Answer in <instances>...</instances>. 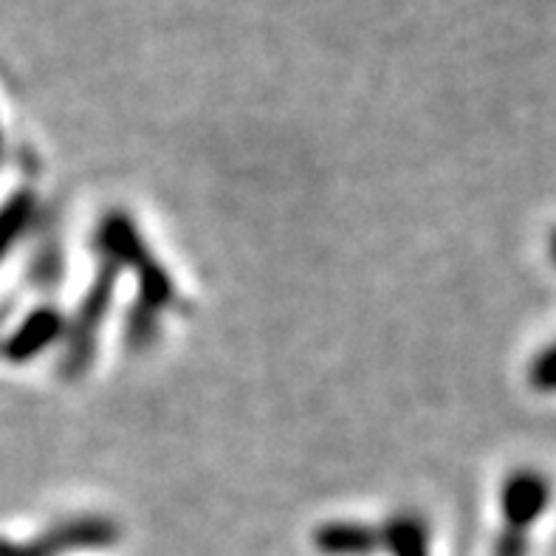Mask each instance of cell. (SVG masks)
I'll use <instances>...</instances> for the list:
<instances>
[{
	"instance_id": "1",
	"label": "cell",
	"mask_w": 556,
	"mask_h": 556,
	"mask_svg": "<svg viewBox=\"0 0 556 556\" xmlns=\"http://www.w3.org/2000/svg\"><path fill=\"white\" fill-rule=\"evenodd\" d=\"M99 249L105 254H111L113 261L119 263H134V268L141 277V317L139 323L130 325V339H144L153 328H150V319L159 314V311L169 308L176 303V286L169 280V275L164 271L159 263L153 261V254L144 249L141 243V235H136L134 220L127 218L125 212H111L102 226H99Z\"/></svg>"
},
{
	"instance_id": "2",
	"label": "cell",
	"mask_w": 556,
	"mask_h": 556,
	"mask_svg": "<svg viewBox=\"0 0 556 556\" xmlns=\"http://www.w3.org/2000/svg\"><path fill=\"white\" fill-rule=\"evenodd\" d=\"M554 497L551 478L536 466H520L508 475L501 492L503 531L494 556H529L531 529L543 520Z\"/></svg>"
},
{
	"instance_id": "3",
	"label": "cell",
	"mask_w": 556,
	"mask_h": 556,
	"mask_svg": "<svg viewBox=\"0 0 556 556\" xmlns=\"http://www.w3.org/2000/svg\"><path fill=\"white\" fill-rule=\"evenodd\" d=\"M119 263L113 261L111 254H105V263L99 268V277L93 282L91 294L85 296L83 305H79L77 323H74V337H71V351H68V365L65 370H74L79 374L88 359H91V345H93V333H97L99 323L105 317L108 303H111V291H113V275H116Z\"/></svg>"
},
{
	"instance_id": "4",
	"label": "cell",
	"mask_w": 556,
	"mask_h": 556,
	"mask_svg": "<svg viewBox=\"0 0 556 556\" xmlns=\"http://www.w3.org/2000/svg\"><path fill=\"white\" fill-rule=\"evenodd\" d=\"M314 545L325 556H367L381 548V529L365 522L333 520L314 531Z\"/></svg>"
},
{
	"instance_id": "5",
	"label": "cell",
	"mask_w": 556,
	"mask_h": 556,
	"mask_svg": "<svg viewBox=\"0 0 556 556\" xmlns=\"http://www.w3.org/2000/svg\"><path fill=\"white\" fill-rule=\"evenodd\" d=\"M381 545H390L393 556H430V526L421 515H395L381 529Z\"/></svg>"
},
{
	"instance_id": "6",
	"label": "cell",
	"mask_w": 556,
	"mask_h": 556,
	"mask_svg": "<svg viewBox=\"0 0 556 556\" xmlns=\"http://www.w3.org/2000/svg\"><path fill=\"white\" fill-rule=\"evenodd\" d=\"M60 333V317H56L54 311H40L31 317V323L26 325V331L21 337L14 339V356H31V353L40 351L46 342Z\"/></svg>"
},
{
	"instance_id": "7",
	"label": "cell",
	"mask_w": 556,
	"mask_h": 556,
	"mask_svg": "<svg viewBox=\"0 0 556 556\" xmlns=\"http://www.w3.org/2000/svg\"><path fill=\"white\" fill-rule=\"evenodd\" d=\"M35 204H31V195H17L9 201L7 210H0V252H7L12 247V240L17 238L23 226L28 224V215H31Z\"/></svg>"
},
{
	"instance_id": "8",
	"label": "cell",
	"mask_w": 556,
	"mask_h": 556,
	"mask_svg": "<svg viewBox=\"0 0 556 556\" xmlns=\"http://www.w3.org/2000/svg\"><path fill=\"white\" fill-rule=\"evenodd\" d=\"M529 379L531 388L540 390V393H556V342L536 353V359L531 362Z\"/></svg>"
},
{
	"instance_id": "9",
	"label": "cell",
	"mask_w": 556,
	"mask_h": 556,
	"mask_svg": "<svg viewBox=\"0 0 556 556\" xmlns=\"http://www.w3.org/2000/svg\"><path fill=\"white\" fill-rule=\"evenodd\" d=\"M551 254H554V263H556V238H554V243H551Z\"/></svg>"
}]
</instances>
